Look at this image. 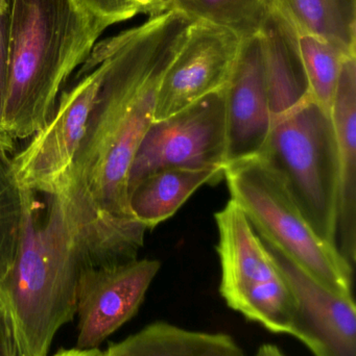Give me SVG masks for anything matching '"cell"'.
Listing matches in <instances>:
<instances>
[{"mask_svg": "<svg viewBox=\"0 0 356 356\" xmlns=\"http://www.w3.org/2000/svg\"><path fill=\"white\" fill-rule=\"evenodd\" d=\"M10 68L8 52V8L0 10V115L6 97Z\"/></svg>", "mask_w": 356, "mask_h": 356, "instance_id": "7402d4cb", "label": "cell"}, {"mask_svg": "<svg viewBox=\"0 0 356 356\" xmlns=\"http://www.w3.org/2000/svg\"><path fill=\"white\" fill-rule=\"evenodd\" d=\"M233 199L259 238L339 296L353 298V267L315 232L281 177L259 156L226 165Z\"/></svg>", "mask_w": 356, "mask_h": 356, "instance_id": "277c9868", "label": "cell"}, {"mask_svg": "<svg viewBox=\"0 0 356 356\" xmlns=\"http://www.w3.org/2000/svg\"><path fill=\"white\" fill-rule=\"evenodd\" d=\"M54 356H102V351L98 348L94 349H68L61 350Z\"/></svg>", "mask_w": 356, "mask_h": 356, "instance_id": "d4e9b609", "label": "cell"}, {"mask_svg": "<svg viewBox=\"0 0 356 356\" xmlns=\"http://www.w3.org/2000/svg\"><path fill=\"white\" fill-rule=\"evenodd\" d=\"M224 170L223 167H204L156 171L129 191L130 211L148 229H153L173 217L201 186L219 181Z\"/></svg>", "mask_w": 356, "mask_h": 356, "instance_id": "5bb4252c", "label": "cell"}, {"mask_svg": "<svg viewBox=\"0 0 356 356\" xmlns=\"http://www.w3.org/2000/svg\"><path fill=\"white\" fill-rule=\"evenodd\" d=\"M0 356H18L13 342L10 327L3 315L0 318Z\"/></svg>", "mask_w": 356, "mask_h": 356, "instance_id": "cb8c5ba5", "label": "cell"}, {"mask_svg": "<svg viewBox=\"0 0 356 356\" xmlns=\"http://www.w3.org/2000/svg\"><path fill=\"white\" fill-rule=\"evenodd\" d=\"M258 156L281 177L315 232L334 246L338 165L330 113L307 94L274 115Z\"/></svg>", "mask_w": 356, "mask_h": 356, "instance_id": "5b68a950", "label": "cell"}, {"mask_svg": "<svg viewBox=\"0 0 356 356\" xmlns=\"http://www.w3.org/2000/svg\"><path fill=\"white\" fill-rule=\"evenodd\" d=\"M102 356H245L232 337L192 332L156 322L116 344Z\"/></svg>", "mask_w": 356, "mask_h": 356, "instance_id": "9a60e30c", "label": "cell"}, {"mask_svg": "<svg viewBox=\"0 0 356 356\" xmlns=\"http://www.w3.org/2000/svg\"><path fill=\"white\" fill-rule=\"evenodd\" d=\"M15 148V140H13L0 127V154H8Z\"/></svg>", "mask_w": 356, "mask_h": 356, "instance_id": "484cf974", "label": "cell"}, {"mask_svg": "<svg viewBox=\"0 0 356 356\" xmlns=\"http://www.w3.org/2000/svg\"><path fill=\"white\" fill-rule=\"evenodd\" d=\"M10 0H0V10H6L8 8Z\"/></svg>", "mask_w": 356, "mask_h": 356, "instance_id": "83f0119b", "label": "cell"}, {"mask_svg": "<svg viewBox=\"0 0 356 356\" xmlns=\"http://www.w3.org/2000/svg\"><path fill=\"white\" fill-rule=\"evenodd\" d=\"M194 21L173 8L98 42L88 56L102 64V81L62 188L92 209L135 218L129 207L130 168L155 121L163 76Z\"/></svg>", "mask_w": 356, "mask_h": 356, "instance_id": "6da1fadb", "label": "cell"}, {"mask_svg": "<svg viewBox=\"0 0 356 356\" xmlns=\"http://www.w3.org/2000/svg\"><path fill=\"white\" fill-rule=\"evenodd\" d=\"M224 95L226 165L258 156L273 123L261 35L242 42L240 58Z\"/></svg>", "mask_w": 356, "mask_h": 356, "instance_id": "8fae6325", "label": "cell"}, {"mask_svg": "<svg viewBox=\"0 0 356 356\" xmlns=\"http://www.w3.org/2000/svg\"><path fill=\"white\" fill-rule=\"evenodd\" d=\"M2 313H1V305H0V318H1Z\"/></svg>", "mask_w": 356, "mask_h": 356, "instance_id": "f1b7e54d", "label": "cell"}, {"mask_svg": "<svg viewBox=\"0 0 356 356\" xmlns=\"http://www.w3.org/2000/svg\"><path fill=\"white\" fill-rule=\"evenodd\" d=\"M109 26L77 0H10V68L0 127L13 140L45 127L61 88Z\"/></svg>", "mask_w": 356, "mask_h": 356, "instance_id": "3957f363", "label": "cell"}, {"mask_svg": "<svg viewBox=\"0 0 356 356\" xmlns=\"http://www.w3.org/2000/svg\"><path fill=\"white\" fill-rule=\"evenodd\" d=\"M160 268L157 259H137L121 265L84 270L77 288V348H98L131 320Z\"/></svg>", "mask_w": 356, "mask_h": 356, "instance_id": "9c48e42d", "label": "cell"}, {"mask_svg": "<svg viewBox=\"0 0 356 356\" xmlns=\"http://www.w3.org/2000/svg\"><path fill=\"white\" fill-rule=\"evenodd\" d=\"M137 14L153 17L160 16L173 10L177 0H133Z\"/></svg>", "mask_w": 356, "mask_h": 356, "instance_id": "603a6c76", "label": "cell"}, {"mask_svg": "<svg viewBox=\"0 0 356 356\" xmlns=\"http://www.w3.org/2000/svg\"><path fill=\"white\" fill-rule=\"evenodd\" d=\"M21 209V190L10 172V160L0 154V275L14 257Z\"/></svg>", "mask_w": 356, "mask_h": 356, "instance_id": "ffe728a7", "label": "cell"}, {"mask_svg": "<svg viewBox=\"0 0 356 356\" xmlns=\"http://www.w3.org/2000/svg\"><path fill=\"white\" fill-rule=\"evenodd\" d=\"M298 50L309 93L330 113L343 63L349 54L320 35L299 33Z\"/></svg>", "mask_w": 356, "mask_h": 356, "instance_id": "e0dca14e", "label": "cell"}, {"mask_svg": "<svg viewBox=\"0 0 356 356\" xmlns=\"http://www.w3.org/2000/svg\"><path fill=\"white\" fill-rule=\"evenodd\" d=\"M102 76V64L88 56L75 76L77 83L61 96L50 120L10 160L19 188L45 195L61 190L85 136Z\"/></svg>", "mask_w": 356, "mask_h": 356, "instance_id": "8992f818", "label": "cell"}, {"mask_svg": "<svg viewBox=\"0 0 356 356\" xmlns=\"http://www.w3.org/2000/svg\"><path fill=\"white\" fill-rule=\"evenodd\" d=\"M299 33H313L356 54V0H274Z\"/></svg>", "mask_w": 356, "mask_h": 356, "instance_id": "2e32d148", "label": "cell"}, {"mask_svg": "<svg viewBox=\"0 0 356 356\" xmlns=\"http://www.w3.org/2000/svg\"><path fill=\"white\" fill-rule=\"evenodd\" d=\"M330 117L338 165L334 247L353 267L356 259V54L343 63Z\"/></svg>", "mask_w": 356, "mask_h": 356, "instance_id": "7c38bea8", "label": "cell"}, {"mask_svg": "<svg viewBox=\"0 0 356 356\" xmlns=\"http://www.w3.org/2000/svg\"><path fill=\"white\" fill-rule=\"evenodd\" d=\"M94 16L108 21L111 25L129 20L137 15L133 0H77Z\"/></svg>", "mask_w": 356, "mask_h": 356, "instance_id": "44dd1931", "label": "cell"}, {"mask_svg": "<svg viewBox=\"0 0 356 356\" xmlns=\"http://www.w3.org/2000/svg\"><path fill=\"white\" fill-rule=\"evenodd\" d=\"M21 190V218L12 263L0 276V305L18 356H47L58 330L75 316L84 270L104 265L91 222L65 192L47 196Z\"/></svg>", "mask_w": 356, "mask_h": 356, "instance_id": "7a4b0ae2", "label": "cell"}, {"mask_svg": "<svg viewBox=\"0 0 356 356\" xmlns=\"http://www.w3.org/2000/svg\"><path fill=\"white\" fill-rule=\"evenodd\" d=\"M215 218L222 270L219 293L230 307L249 289L278 277L280 272L263 240L233 199Z\"/></svg>", "mask_w": 356, "mask_h": 356, "instance_id": "4fadbf2b", "label": "cell"}, {"mask_svg": "<svg viewBox=\"0 0 356 356\" xmlns=\"http://www.w3.org/2000/svg\"><path fill=\"white\" fill-rule=\"evenodd\" d=\"M273 0H177L173 8L194 20L227 27L242 39L259 35Z\"/></svg>", "mask_w": 356, "mask_h": 356, "instance_id": "d6986e66", "label": "cell"}, {"mask_svg": "<svg viewBox=\"0 0 356 356\" xmlns=\"http://www.w3.org/2000/svg\"><path fill=\"white\" fill-rule=\"evenodd\" d=\"M226 152L225 95L221 91L153 122L132 162L127 193L142 178L163 169L225 168Z\"/></svg>", "mask_w": 356, "mask_h": 356, "instance_id": "52a82bcc", "label": "cell"}, {"mask_svg": "<svg viewBox=\"0 0 356 356\" xmlns=\"http://www.w3.org/2000/svg\"><path fill=\"white\" fill-rule=\"evenodd\" d=\"M263 244L296 298L288 334L304 343L316 356H356L353 298L334 294L279 251Z\"/></svg>", "mask_w": 356, "mask_h": 356, "instance_id": "30bf717a", "label": "cell"}, {"mask_svg": "<svg viewBox=\"0 0 356 356\" xmlns=\"http://www.w3.org/2000/svg\"><path fill=\"white\" fill-rule=\"evenodd\" d=\"M230 309L274 334H290L297 309L292 289L281 274L244 293Z\"/></svg>", "mask_w": 356, "mask_h": 356, "instance_id": "ac0fdd59", "label": "cell"}, {"mask_svg": "<svg viewBox=\"0 0 356 356\" xmlns=\"http://www.w3.org/2000/svg\"><path fill=\"white\" fill-rule=\"evenodd\" d=\"M244 39L227 27L194 20L161 81L155 121L164 120L210 94L224 91Z\"/></svg>", "mask_w": 356, "mask_h": 356, "instance_id": "ba28073f", "label": "cell"}, {"mask_svg": "<svg viewBox=\"0 0 356 356\" xmlns=\"http://www.w3.org/2000/svg\"><path fill=\"white\" fill-rule=\"evenodd\" d=\"M255 356H284V353L279 350L275 345L265 344L263 345L257 351Z\"/></svg>", "mask_w": 356, "mask_h": 356, "instance_id": "4316f807", "label": "cell"}]
</instances>
